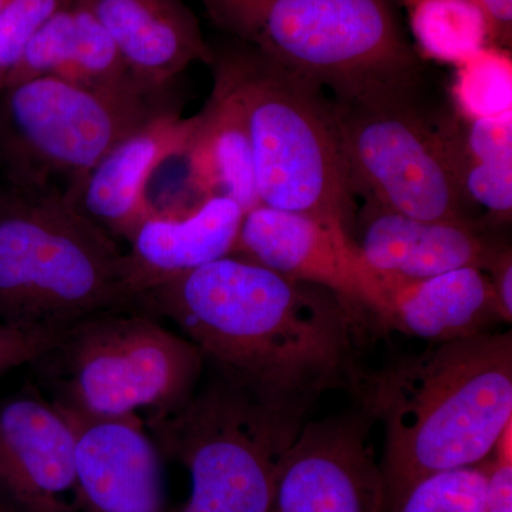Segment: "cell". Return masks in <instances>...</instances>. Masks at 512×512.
Masks as SVG:
<instances>
[{
  "label": "cell",
  "instance_id": "26",
  "mask_svg": "<svg viewBox=\"0 0 512 512\" xmlns=\"http://www.w3.org/2000/svg\"><path fill=\"white\" fill-rule=\"evenodd\" d=\"M451 127L448 126V131ZM454 157L461 184L468 200L483 205L495 220H510L512 211V163H477L458 156L454 146Z\"/></svg>",
  "mask_w": 512,
  "mask_h": 512
},
{
  "label": "cell",
  "instance_id": "13",
  "mask_svg": "<svg viewBox=\"0 0 512 512\" xmlns=\"http://www.w3.org/2000/svg\"><path fill=\"white\" fill-rule=\"evenodd\" d=\"M62 412L76 433L80 512H180L168 503L164 457L140 417L87 419Z\"/></svg>",
  "mask_w": 512,
  "mask_h": 512
},
{
  "label": "cell",
  "instance_id": "21",
  "mask_svg": "<svg viewBox=\"0 0 512 512\" xmlns=\"http://www.w3.org/2000/svg\"><path fill=\"white\" fill-rule=\"evenodd\" d=\"M417 43L436 59L458 63L491 45L487 19L470 0H407Z\"/></svg>",
  "mask_w": 512,
  "mask_h": 512
},
{
  "label": "cell",
  "instance_id": "4",
  "mask_svg": "<svg viewBox=\"0 0 512 512\" xmlns=\"http://www.w3.org/2000/svg\"><path fill=\"white\" fill-rule=\"evenodd\" d=\"M210 67L247 121L261 204L350 232L356 195L323 90L237 40Z\"/></svg>",
  "mask_w": 512,
  "mask_h": 512
},
{
  "label": "cell",
  "instance_id": "2",
  "mask_svg": "<svg viewBox=\"0 0 512 512\" xmlns=\"http://www.w3.org/2000/svg\"><path fill=\"white\" fill-rule=\"evenodd\" d=\"M359 392L386 434L387 508L420 478L493 456L512 424L511 332L434 343L367 377Z\"/></svg>",
  "mask_w": 512,
  "mask_h": 512
},
{
  "label": "cell",
  "instance_id": "20",
  "mask_svg": "<svg viewBox=\"0 0 512 512\" xmlns=\"http://www.w3.org/2000/svg\"><path fill=\"white\" fill-rule=\"evenodd\" d=\"M74 36L69 56L53 77L90 90V92L128 97L161 99L171 90L161 92L146 86L131 72L119 47L82 3L73 0Z\"/></svg>",
  "mask_w": 512,
  "mask_h": 512
},
{
  "label": "cell",
  "instance_id": "3",
  "mask_svg": "<svg viewBox=\"0 0 512 512\" xmlns=\"http://www.w3.org/2000/svg\"><path fill=\"white\" fill-rule=\"evenodd\" d=\"M217 28L335 100L412 96L419 59L396 0H200Z\"/></svg>",
  "mask_w": 512,
  "mask_h": 512
},
{
  "label": "cell",
  "instance_id": "8",
  "mask_svg": "<svg viewBox=\"0 0 512 512\" xmlns=\"http://www.w3.org/2000/svg\"><path fill=\"white\" fill-rule=\"evenodd\" d=\"M413 96L330 101L353 194L419 220L468 221L447 124L431 126Z\"/></svg>",
  "mask_w": 512,
  "mask_h": 512
},
{
  "label": "cell",
  "instance_id": "14",
  "mask_svg": "<svg viewBox=\"0 0 512 512\" xmlns=\"http://www.w3.org/2000/svg\"><path fill=\"white\" fill-rule=\"evenodd\" d=\"M194 127L195 116L183 119L178 109L160 114L120 141L67 195L111 238L130 242L156 214L147 194L151 177L165 161L183 156Z\"/></svg>",
  "mask_w": 512,
  "mask_h": 512
},
{
  "label": "cell",
  "instance_id": "12",
  "mask_svg": "<svg viewBox=\"0 0 512 512\" xmlns=\"http://www.w3.org/2000/svg\"><path fill=\"white\" fill-rule=\"evenodd\" d=\"M0 504L9 512H80L76 433L36 389L0 402Z\"/></svg>",
  "mask_w": 512,
  "mask_h": 512
},
{
  "label": "cell",
  "instance_id": "27",
  "mask_svg": "<svg viewBox=\"0 0 512 512\" xmlns=\"http://www.w3.org/2000/svg\"><path fill=\"white\" fill-rule=\"evenodd\" d=\"M466 121L464 131L451 126L458 156L477 163H512V111Z\"/></svg>",
  "mask_w": 512,
  "mask_h": 512
},
{
  "label": "cell",
  "instance_id": "19",
  "mask_svg": "<svg viewBox=\"0 0 512 512\" xmlns=\"http://www.w3.org/2000/svg\"><path fill=\"white\" fill-rule=\"evenodd\" d=\"M185 183L198 200L225 197L237 202L244 214L259 207L254 154L247 121L234 94L214 79L204 109L183 156Z\"/></svg>",
  "mask_w": 512,
  "mask_h": 512
},
{
  "label": "cell",
  "instance_id": "7",
  "mask_svg": "<svg viewBox=\"0 0 512 512\" xmlns=\"http://www.w3.org/2000/svg\"><path fill=\"white\" fill-rule=\"evenodd\" d=\"M173 96L128 99L42 77L0 93V175L6 188L70 194L124 138L167 111Z\"/></svg>",
  "mask_w": 512,
  "mask_h": 512
},
{
  "label": "cell",
  "instance_id": "1",
  "mask_svg": "<svg viewBox=\"0 0 512 512\" xmlns=\"http://www.w3.org/2000/svg\"><path fill=\"white\" fill-rule=\"evenodd\" d=\"M137 311L173 320L215 372L274 402L311 409L355 384L357 311L320 286L228 255L141 293Z\"/></svg>",
  "mask_w": 512,
  "mask_h": 512
},
{
  "label": "cell",
  "instance_id": "30",
  "mask_svg": "<svg viewBox=\"0 0 512 512\" xmlns=\"http://www.w3.org/2000/svg\"><path fill=\"white\" fill-rule=\"evenodd\" d=\"M491 289L501 320L512 319V254L511 249L503 248L487 271Z\"/></svg>",
  "mask_w": 512,
  "mask_h": 512
},
{
  "label": "cell",
  "instance_id": "24",
  "mask_svg": "<svg viewBox=\"0 0 512 512\" xmlns=\"http://www.w3.org/2000/svg\"><path fill=\"white\" fill-rule=\"evenodd\" d=\"M73 36V0H67L63 8L57 10L32 37L15 69L10 73L5 89L30 80L55 76L69 56Z\"/></svg>",
  "mask_w": 512,
  "mask_h": 512
},
{
  "label": "cell",
  "instance_id": "31",
  "mask_svg": "<svg viewBox=\"0 0 512 512\" xmlns=\"http://www.w3.org/2000/svg\"><path fill=\"white\" fill-rule=\"evenodd\" d=\"M483 12L490 29L491 45L510 46L512 37V0H470Z\"/></svg>",
  "mask_w": 512,
  "mask_h": 512
},
{
  "label": "cell",
  "instance_id": "16",
  "mask_svg": "<svg viewBox=\"0 0 512 512\" xmlns=\"http://www.w3.org/2000/svg\"><path fill=\"white\" fill-rule=\"evenodd\" d=\"M99 20L131 72L146 86L173 89L192 63L211 66L214 49L184 0H77Z\"/></svg>",
  "mask_w": 512,
  "mask_h": 512
},
{
  "label": "cell",
  "instance_id": "18",
  "mask_svg": "<svg viewBox=\"0 0 512 512\" xmlns=\"http://www.w3.org/2000/svg\"><path fill=\"white\" fill-rule=\"evenodd\" d=\"M380 281V320L406 335L447 342L485 333L501 320L490 276L481 269L461 268L423 279L380 275Z\"/></svg>",
  "mask_w": 512,
  "mask_h": 512
},
{
  "label": "cell",
  "instance_id": "29",
  "mask_svg": "<svg viewBox=\"0 0 512 512\" xmlns=\"http://www.w3.org/2000/svg\"><path fill=\"white\" fill-rule=\"evenodd\" d=\"M511 437L510 426L498 440L493 457H491L487 510L485 512H512Z\"/></svg>",
  "mask_w": 512,
  "mask_h": 512
},
{
  "label": "cell",
  "instance_id": "32",
  "mask_svg": "<svg viewBox=\"0 0 512 512\" xmlns=\"http://www.w3.org/2000/svg\"><path fill=\"white\" fill-rule=\"evenodd\" d=\"M0 512H9L8 510H6L5 507H3L2 504H0Z\"/></svg>",
  "mask_w": 512,
  "mask_h": 512
},
{
  "label": "cell",
  "instance_id": "10",
  "mask_svg": "<svg viewBox=\"0 0 512 512\" xmlns=\"http://www.w3.org/2000/svg\"><path fill=\"white\" fill-rule=\"evenodd\" d=\"M365 417L306 421L276 474L268 512H386Z\"/></svg>",
  "mask_w": 512,
  "mask_h": 512
},
{
  "label": "cell",
  "instance_id": "23",
  "mask_svg": "<svg viewBox=\"0 0 512 512\" xmlns=\"http://www.w3.org/2000/svg\"><path fill=\"white\" fill-rule=\"evenodd\" d=\"M456 64L454 96L464 119L501 116L512 111L510 57L498 47L487 46Z\"/></svg>",
  "mask_w": 512,
  "mask_h": 512
},
{
  "label": "cell",
  "instance_id": "11",
  "mask_svg": "<svg viewBox=\"0 0 512 512\" xmlns=\"http://www.w3.org/2000/svg\"><path fill=\"white\" fill-rule=\"evenodd\" d=\"M295 282L335 293L355 311H384L380 275L348 229L259 205L244 215L234 254Z\"/></svg>",
  "mask_w": 512,
  "mask_h": 512
},
{
  "label": "cell",
  "instance_id": "15",
  "mask_svg": "<svg viewBox=\"0 0 512 512\" xmlns=\"http://www.w3.org/2000/svg\"><path fill=\"white\" fill-rule=\"evenodd\" d=\"M244 215L237 202L211 197L187 211L147 218L124 254V279L134 306L141 293L234 254Z\"/></svg>",
  "mask_w": 512,
  "mask_h": 512
},
{
  "label": "cell",
  "instance_id": "25",
  "mask_svg": "<svg viewBox=\"0 0 512 512\" xmlns=\"http://www.w3.org/2000/svg\"><path fill=\"white\" fill-rule=\"evenodd\" d=\"M67 0H6L0 9V93L37 30Z\"/></svg>",
  "mask_w": 512,
  "mask_h": 512
},
{
  "label": "cell",
  "instance_id": "17",
  "mask_svg": "<svg viewBox=\"0 0 512 512\" xmlns=\"http://www.w3.org/2000/svg\"><path fill=\"white\" fill-rule=\"evenodd\" d=\"M360 251L377 274L399 279L430 278L461 268L487 272L498 245L470 221H429L366 204Z\"/></svg>",
  "mask_w": 512,
  "mask_h": 512
},
{
  "label": "cell",
  "instance_id": "33",
  "mask_svg": "<svg viewBox=\"0 0 512 512\" xmlns=\"http://www.w3.org/2000/svg\"><path fill=\"white\" fill-rule=\"evenodd\" d=\"M6 3V0H0V9L3 8V5H5Z\"/></svg>",
  "mask_w": 512,
  "mask_h": 512
},
{
  "label": "cell",
  "instance_id": "28",
  "mask_svg": "<svg viewBox=\"0 0 512 512\" xmlns=\"http://www.w3.org/2000/svg\"><path fill=\"white\" fill-rule=\"evenodd\" d=\"M77 323L20 325L0 320V376L15 367L35 362L47 350L55 348Z\"/></svg>",
  "mask_w": 512,
  "mask_h": 512
},
{
  "label": "cell",
  "instance_id": "9",
  "mask_svg": "<svg viewBox=\"0 0 512 512\" xmlns=\"http://www.w3.org/2000/svg\"><path fill=\"white\" fill-rule=\"evenodd\" d=\"M284 454L276 431L255 414L229 407L195 414L167 447L191 477L180 512H268Z\"/></svg>",
  "mask_w": 512,
  "mask_h": 512
},
{
  "label": "cell",
  "instance_id": "5",
  "mask_svg": "<svg viewBox=\"0 0 512 512\" xmlns=\"http://www.w3.org/2000/svg\"><path fill=\"white\" fill-rule=\"evenodd\" d=\"M136 311L124 252L66 192L0 191V320L73 325Z\"/></svg>",
  "mask_w": 512,
  "mask_h": 512
},
{
  "label": "cell",
  "instance_id": "6",
  "mask_svg": "<svg viewBox=\"0 0 512 512\" xmlns=\"http://www.w3.org/2000/svg\"><path fill=\"white\" fill-rule=\"evenodd\" d=\"M204 357L194 343L140 311L82 320L32 362L52 402L87 419H123L177 410L200 383Z\"/></svg>",
  "mask_w": 512,
  "mask_h": 512
},
{
  "label": "cell",
  "instance_id": "22",
  "mask_svg": "<svg viewBox=\"0 0 512 512\" xmlns=\"http://www.w3.org/2000/svg\"><path fill=\"white\" fill-rule=\"evenodd\" d=\"M491 457L477 466L440 471L414 481L387 505L386 512H485Z\"/></svg>",
  "mask_w": 512,
  "mask_h": 512
}]
</instances>
